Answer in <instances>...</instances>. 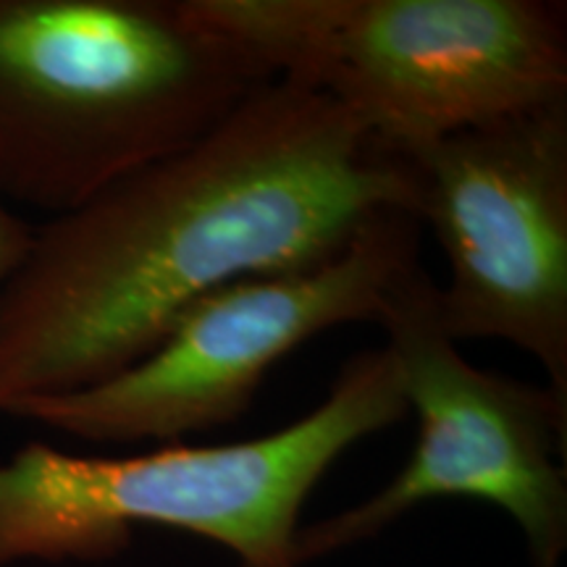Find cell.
<instances>
[{"mask_svg": "<svg viewBox=\"0 0 567 567\" xmlns=\"http://www.w3.org/2000/svg\"><path fill=\"white\" fill-rule=\"evenodd\" d=\"M389 213L421 218L413 161L274 80L189 147L34 226L0 284V415L101 384L200 297L326 264Z\"/></svg>", "mask_w": 567, "mask_h": 567, "instance_id": "cell-1", "label": "cell"}, {"mask_svg": "<svg viewBox=\"0 0 567 567\" xmlns=\"http://www.w3.org/2000/svg\"><path fill=\"white\" fill-rule=\"evenodd\" d=\"M421 218L389 213L326 264L245 276L189 305L126 371L11 417L90 444H179L247 415L271 368L323 331L379 323L392 287L421 266Z\"/></svg>", "mask_w": 567, "mask_h": 567, "instance_id": "cell-5", "label": "cell"}, {"mask_svg": "<svg viewBox=\"0 0 567 567\" xmlns=\"http://www.w3.org/2000/svg\"><path fill=\"white\" fill-rule=\"evenodd\" d=\"M34 224L27 221L21 213L0 200V284L13 274L30 250Z\"/></svg>", "mask_w": 567, "mask_h": 567, "instance_id": "cell-8", "label": "cell"}, {"mask_svg": "<svg viewBox=\"0 0 567 567\" xmlns=\"http://www.w3.org/2000/svg\"><path fill=\"white\" fill-rule=\"evenodd\" d=\"M289 80L408 155L567 101V6L555 0H195Z\"/></svg>", "mask_w": 567, "mask_h": 567, "instance_id": "cell-4", "label": "cell"}, {"mask_svg": "<svg viewBox=\"0 0 567 567\" xmlns=\"http://www.w3.org/2000/svg\"><path fill=\"white\" fill-rule=\"evenodd\" d=\"M421 224L446 258V337L502 339L567 400V101L417 147Z\"/></svg>", "mask_w": 567, "mask_h": 567, "instance_id": "cell-7", "label": "cell"}, {"mask_svg": "<svg viewBox=\"0 0 567 567\" xmlns=\"http://www.w3.org/2000/svg\"><path fill=\"white\" fill-rule=\"evenodd\" d=\"M402 379L417 439L408 463L358 505L302 523L297 565L363 547L439 499L499 507L520 530L530 567H563L567 551V400L547 384L484 371L446 337L436 281L415 266L386 295L379 323Z\"/></svg>", "mask_w": 567, "mask_h": 567, "instance_id": "cell-6", "label": "cell"}, {"mask_svg": "<svg viewBox=\"0 0 567 567\" xmlns=\"http://www.w3.org/2000/svg\"><path fill=\"white\" fill-rule=\"evenodd\" d=\"M274 80L195 0H0V200L80 208Z\"/></svg>", "mask_w": 567, "mask_h": 567, "instance_id": "cell-2", "label": "cell"}, {"mask_svg": "<svg viewBox=\"0 0 567 567\" xmlns=\"http://www.w3.org/2000/svg\"><path fill=\"white\" fill-rule=\"evenodd\" d=\"M386 347L347 360L321 405L274 434L161 444L142 455H71L32 442L0 463V567L111 563L134 528L184 530L237 567H300L295 538L313 488L344 452L405 421Z\"/></svg>", "mask_w": 567, "mask_h": 567, "instance_id": "cell-3", "label": "cell"}]
</instances>
